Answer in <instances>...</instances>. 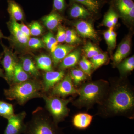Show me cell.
<instances>
[{"instance_id":"obj_36","label":"cell","mask_w":134,"mask_h":134,"mask_svg":"<svg viewBox=\"0 0 134 134\" xmlns=\"http://www.w3.org/2000/svg\"><path fill=\"white\" fill-rule=\"evenodd\" d=\"M103 24L104 26L108 27L109 29L111 27H114V26L113 23L110 19V17L107 13L106 14L104 17V19H103Z\"/></svg>"},{"instance_id":"obj_24","label":"cell","mask_w":134,"mask_h":134,"mask_svg":"<svg viewBox=\"0 0 134 134\" xmlns=\"http://www.w3.org/2000/svg\"><path fill=\"white\" fill-rule=\"evenodd\" d=\"M14 114L12 104L0 100V116L8 120Z\"/></svg>"},{"instance_id":"obj_16","label":"cell","mask_w":134,"mask_h":134,"mask_svg":"<svg viewBox=\"0 0 134 134\" xmlns=\"http://www.w3.org/2000/svg\"><path fill=\"white\" fill-rule=\"evenodd\" d=\"M63 19V18L59 13L53 11L49 14L42 17L41 21L48 30L54 31L58 29Z\"/></svg>"},{"instance_id":"obj_37","label":"cell","mask_w":134,"mask_h":134,"mask_svg":"<svg viewBox=\"0 0 134 134\" xmlns=\"http://www.w3.org/2000/svg\"><path fill=\"white\" fill-rule=\"evenodd\" d=\"M19 25L20 29H21L22 32L24 34L25 36L30 38L31 36V33L29 27L23 23L19 24Z\"/></svg>"},{"instance_id":"obj_1","label":"cell","mask_w":134,"mask_h":134,"mask_svg":"<svg viewBox=\"0 0 134 134\" xmlns=\"http://www.w3.org/2000/svg\"><path fill=\"white\" fill-rule=\"evenodd\" d=\"M43 92L42 82L34 78L11 85L9 88L4 90V95L7 99L15 100L19 105H23L30 99L42 97Z\"/></svg>"},{"instance_id":"obj_3","label":"cell","mask_w":134,"mask_h":134,"mask_svg":"<svg viewBox=\"0 0 134 134\" xmlns=\"http://www.w3.org/2000/svg\"><path fill=\"white\" fill-rule=\"evenodd\" d=\"M133 93L128 88L119 86L114 90L107 102V108L109 111L118 114L127 111L133 107Z\"/></svg>"},{"instance_id":"obj_28","label":"cell","mask_w":134,"mask_h":134,"mask_svg":"<svg viewBox=\"0 0 134 134\" xmlns=\"http://www.w3.org/2000/svg\"><path fill=\"white\" fill-rule=\"evenodd\" d=\"M70 76L75 85H78L87 78L86 75L81 70L73 69L71 70Z\"/></svg>"},{"instance_id":"obj_13","label":"cell","mask_w":134,"mask_h":134,"mask_svg":"<svg viewBox=\"0 0 134 134\" xmlns=\"http://www.w3.org/2000/svg\"><path fill=\"white\" fill-rule=\"evenodd\" d=\"M74 48V46L72 45H58L55 50L51 53L52 59L54 66H56L61 62Z\"/></svg>"},{"instance_id":"obj_7","label":"cell","mask_w":134,"mask_h":134,"mask_svg":"<svg viewBox=\"0 0 134 134\" xmlns=\"http://www.w3.org/2000/svg\"><path fill=\"white\" fill-rule=\"evenodd\" d=\"M0 44L3 49V57L1 61V64L5 71V79L10 85L12 83L15 66L18 61L16 55L11 50L3 43H1Z\"/></svg>"},{"instance_id":"obj_34","label":"cell","mask_w":134,"mask_h":134,"mask_svg":"<svg viewBox=\"0 0 134 134\" xmlns=\"http://www.w3.org/2000/svg\"><path fill=\"white\" fill-rule=\"evenodd\" d=\"M66 37V30L63 26L60 25L58 27V32L56 35V38L57 41L59 43L65 42Z\"/></svg>"},{"instance_id":"obj_8","label":"cell","mask_w":134,"mask_h":134,"mask_svg":"<svg viewBox=\"0 0 134 134\" xmlns=\"http://www.w3.org/2000/svg\"><path fill=\"white\" fill-rule=\"evenodd\" d=\"M77 93L78 90L75 88L70 75H67L53 88L52 94L54 96L65 97Z\"/></svg>"},{"instance_id":"obj_26","label":"cell","mask_w":134,"mask_h":134,"mask_svg":"<svg viewBox=\"0 0 134 134\" xmlns=\"http://www.w3.org/2000/svg\"><path fill=\"white\" fill-rule=\"evenodd\" d=\"M118 65V68L122 74L131 72L134 69V55L120 62Z\"/></svg>"},{"instance_id":"obj_22","label":"cell","mask_w":134,"mask_h":134,"mask_svg":"<svg viewBox=\"0 0 134 134\" xmlns=\"http://www.w3.org/2000/svg\"><path fill=\"white\" fill-rule=\"evenodd\" d=\"M36 64L38 69L46 72L53 71V62L50 56L42 54L35 57Z\"/></svg>"},{"instance_id":"obj_5","label":"cell","mask_w":134,"mask_h":134,"mask_svg":"<svg viewBox=\"0 0 134 134\" xmlns=\"http://www.w3.org/2000/svg\"><path fill=\"white\" fill-rule=\"evenodd\" d=\"M42 97L46 103V108L52 116L55 124L62 121L68 114V104L70 99H64L57 96H47L43 94Z\"/></svg>"},{"instance_id":"obj_35","label":"cell","mask_w":134,"mask_h":134,"mask_svg":"<svg viewBox=\"0 0 134 134\" xmlns=\"http://www.w3.org/2000/svg\"><path fill=\"white\" fill-rule=\"evenodd\" d=\"M104 38L105 40L106 43H107L108 46L110 48H113L115 47L113 44L111 36L110 34L109 29L108 30L105 32L104 33Z\"/></svg>"},{"instance_id":"obj_15","label":"cell","mask_w":134,"mask_h":134,"mask_svg":"<svg viewBox=\"0 0 134 134\" xmlns=\"http://www.w3.org/2000/svg\"><path fill=\"white\" fill-rule=\"evenodd\" d=\"M71 3L68 10L69 14L71 17L85 19L91 15V12L83 5L77 2Z\"/></svg>"},{"instance_id":"obj_2","label":"cell","mask_w":134,"mask_h":134,"mask_svg":"<svg viewBox=\"0 0 134 134\" xmlns=\"http://www.w3.org/2000/svg\"><path fill=\"white\" fill-rule=\"evenodd\" d=\"M53 120L44 114L43 109L34 111L31 120L25 124L24 134H60Z\"/></svg>"},{"instance_id":"obj_9","label":"cell","mask_w":134,"mask_h":134,"mask_svg":"<svg viewBox=\"0 0 134 134\" xmlns=\"http://www.w3.org/2000/svg\"><path fill=\"white\" fill-rule=\"evenodd\" d=\"M26 116L25 112L14 114L8 119V125L4 134H21L25 128L24 120Z\"/></svg>"},{"instance_id":"obj_29","label":"cell","mask_w":134,"mask_h":134,"mask_svg":"<svg viewBox=\"0 0 134 134\" xmlns=\"http://www.w3.org/2000/svg\"><path fill=\"white\" fill-rule=\"evenodd\" d=\"M83 50L86 57L91 58L100 53V51L97 47L91 42H87L83 47Z\"/></svg>"},{"instance_id":"obj_27","label":"cell","mask_w":134,"mask_h":134,"mask_svg":"<svg viewBox=\"0 0 134 134\" xmlns=\"http://www.w3.org/2000/svg\"><path fill=\"white\" fill-rule=\"evenodd\" d=\"M108 59L106 54L100 53L98 55L93 56L90 59V62L92 65V68L97 69L99 67L104 64Z\"/></svg>"},{"instance_id":"obj_12","label":"cell","mask_w":134,"mask_h":134,"mask_svg":"<svg viewBox=\"0 0 134 134\" xmlns=\"http://www.w3.org/2000/svg\"><path fill=\"white\" fill-rule=\"evenodd\" d=\"M75 26L77 32L83 37L93 40L97 39V34L91 23L79 21L75 24Z\"/></svg>"},{"instance_id":"obj_11","label":"cell","mask_w":134,"mask_h":134,"mask_svg":"<svg viewBox=\"0 0 134 134\" xmlns=\"http://www.w3.org/2000/svg\"><path fill=\"white\" fill-rule=\"evenodd\" d=\"M65 75V72L63 70L60 71L46 72L43 75L42 82L43 92H48L50 89L53 88L63 79Z\"/></svg>"},{"instance_id":"obj_43","label":"cell","mask_w":134,"mask_h":134,"mask_svg":"<svg viewBox=\"0 0 134 134\" xmlns=\"http://www.w3.org/2000/svg\"></svg>"},{"instance_id":"obj_19","label":"cell","mask_w":134,"mask_h":134,"mask_svg":"<svg viewBox=\"0 0 134 134\" xmlns=\"http://www.w3.org/2000/svg\"><path fill=\"white\" fill-rule=\"evenodd\" d=\"M7 10L10 18L16 21H21L24 19V13L21 7L14 0H8Z\"/></svg>"},{"instance_id":"obj_21","label":"cell","mask_w":134,"mask_h":134,"mask_svg":"<svg viewBox=\"0 0 134 134\" xmlns=\"http://www.w3.org/2000/svg\"><path fill=\"white\" fill-rule=\"evenodd\" d=\"M31 76L25 71L20 62H18L15 66L12 83L10 85L26 81L31 79Z\"/></svg>"},{"instance_id":"obj_40","label":"cell","mask_w":134,"mask_h":134,"mask_svg":"<svg viewBox=\"0 0 134 134\" xmlns=\"http://www.w3.org/2000/svg\"><path fill=\"white\" fill-rule=\"evenodd\" d=\"M66 37H77L78 36L77 35L76 32L74 30L72 29H68L66 31Z\"/></svg>"},{"instance_id":"obj_20","label":"cell","mask_w":134,"mask_h":134,"mask_svg":"<svg viewBox=\"0 0 134 134\" xmlns=\"http://www.w3.org/2000/svg\"><path fill=\"white\" fill-rule=\"evenodd\" d=\"M81 56V51L76 50L71 52L62 61L59 66V68L61 70L74 66L76 65Z\"/></svg>"},{"instance_id":"obj_23","label":"cell","mask_w":134,"mask_h":134,"mask_svg":"<svg viewBox=\"0 0 134 134\" xmlns=\"http://www.w3.org/2000/svg\"><path fill=\"white\" fill-rule=\"evenodd\" d=\"M70 1L81 4L91 13L95 14L98 13L101 5V2L99 0H70Z\"/></svg>"},{"instance_id":"obj_4","label":"cell","mask_w":134,"mask_h":134,"mask_svg":"<svg viewBox=\"0 0 134 134\" xmlns=\"http://www.w3.org/2000/svg\"><path fill=\"white\" fill-rule=\"evenodd\" d=\"M77 90L79 97L76 104L88 106L99 101L104 94V86L99 82H91L84 85Z\"/></svg>"},{"instance_id":"obj_41","label":"cell","mask_w":134,"mask_h":134,"mask_svg":"<svg viewBox=\"0 0 134 134\" xmlns=\"http://www.w3.org/2000/svg\"><path fill=\"white\" fill-rule=\"evenodd\" d=\"M3 52L1 53L0 54V62H1V60L2 59L3 56ZM0 77H2V78L5 79V75L4 70L2 69L1 68H0Z\"/></svg>"},{"instance_id":"obj_39","label":"cell","mask_w":134,"mask_h":134,"mask_svg":"<svg viewBox=\"0 0 134 134\" xmlns=\"http://www.w3.org/2000/svg\"><path fill=\"white\" fill-rule=\"evenodd\" d=\"M110 34L111 36L112 39L113 44L115 47L116 43V37H117V34L114 31L113 27L109 28Z\"/></svg>"},{"instance_id":"obj_6","label":"cell","mask_w":134,"mask_h":134,"mask_svg":"<svg viewBox=\"0 0 134 134\" xmlns=\"http://www.w3.org/2000/svg\"><path fill=\"white\" fill-rule=\"evenodd\" d=\"M7 25L10 33L9 40L18 48L25 49L28 47V42L30 38L22 32L19 23L10 18L9 21L7 23Z\"/></svg>"},{"instance_id":"obj_32","label":"cell","mask_w":134,"mask_h":134,"mask_svg":"<svg viewBox=\"0 0 134 134\" xmlns=\"http://www.w3.org/2000/svg\"><path fill=\"white\" fill-rule=\"evenodd\" d=\"M28 47L31 49L36 50L44 48L45 45L42 39L38 38H30L28 42Z\"/></svg>"},{"instance_id":"obj_10","label":"cell","mask_w":134,"mask_h":134,"mask_svg":"<svg viewBox=\"0 0 134 134\" xmlns=\"http://www.w3.org/2000/svg\"><path fill=\"white\" fill-rule=\"evenodd\" d=\"M113 7L123 18L133 21L134 3L133 0H113Z\"/></svg>"},{"instance_id":"obj_33","label":"cell","mask_w":134,"mask_h":134,"mask_svg":"<svg viewBox=\"0 0 134 134\" xmlns=\"http://www.w3.org/2000/svg\"><path fill=\"white\" fill-rule=\"evenodd\" d=\"M66 7V0H53V11L62 13L65 11Z\"/></svg>"},{"instance_id":"obj_14","label":"cell","mask_w":134,"mask_h":134,"mask_svg":"<svg viewBox=\"0 0 134 134\" xmlns=\"http://www.w3.org/2000/svg\"><path fill=\"white\" fill-rule=\"evenodd\" d=\"M131 38L128 36L119 45L113 56L115 64H119L128 55L131 48Z\"/></svg>"},{"instance_id":"obj_18","label":"cell","mask_w":134,"mask_h":134,"mask_svg":"<svg viewBox=\"0 0 134 134\" xmlns=\"http://www.w3.org/2000/svg\"><path fill=\"white\" fill-rule=\"evenodd\" d=\"M21 65L26 72L35 79L38 78L40 74L36 63L30 57L23 56L20 57Z\"/></svg>"},{"instance_id":"obj_42","label":"cell","mask_w":134,"mask_h":134,"mask_svg":"<svg viewBox=\"0 0 134 134\" xmlns=\"http://www.w3.org/2000/svg\"><path fill=\"white\" fill-rule=\"evenodd\" d=\"M2 38L6 39L9 40V37H5V36H4L2 32L0 30V39Z\"/></svg>"},{"instance_id":"obj_31","label":"cell","mask_w":134,"mask_h":134,"mask_svg":"<svg viewBox=\"0 0 134 134\" xmlns=\"http://www.w3.org/2000/svg\"><path fill=\"white\" fill-rule=\"evenodd\" d=\"M29 28L31 35L34 36H40L44 31L43 26L38 21H33L30 24Z\"/></svg>"},{"instance_id":"obj_30","label":"cell","mask_w":134,"mask_h":134,"mask_svg":"<svg viewBox=\"0 0 134 134\" xmlns=\"http://www.w3.org/2000/svg\"><path fill=\"white\" fill-rule=\"evenodd\" d=\"M81 69L86 75L90 76L91 74L92 65L90 61L87 59L86 56H83L79 63Z\"/></svg>"},{"instance_id":"obj_17","label":"cell","mask_w":134,"mask_h":134,"mask_svg":"<svg viewBox=\"0 0 134 134\" xmlns=\"http://www.w3.org/2000/svg\"><path fill=\"white\" fill-rule=\"evenodd\" d=\"M93 116L86 113H80L75 115L72 119L73 126L77 129L84 130L88 128L91 124Z\"/></svg>"},{"instance_id":"obj_25","label":"cell","mask_w":134,"mask_h":134,"mask_svg":"<svg viewBox=\"0 0 134 134\" xmlns=\"http://www.w3.org/2000/svg\"><path fill=\"white\" fill-rule=\"evenodd\" d=\"M42 40L45 45L46 47L52 53L55 50L58 45L56 38L52 32H48L43 36Z\"/></svg>"},{"instance_id":"obj_38","label":"cell","mask_w":134,"mask_h":134,"mask_svg":"<svg viewBox=\"0 0 134 134\" xmlns=\"http://www.w3.org/2000/svg\"><path fill=\"white\" fill-rule=\"evenodd\" d=\"M65 42L67 44L69 45H72L76 43H80L81 42V40L79 38V37H66Z\"/></svg>"}]
</instances>
